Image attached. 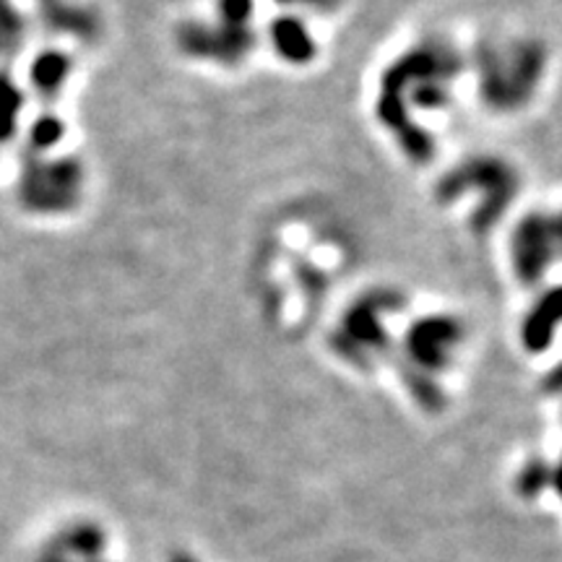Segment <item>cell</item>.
<instances>
[{
    "label": "cell",
    "mask_w": 562,
    "mask_h": 562,
    "mask_svg": "<svg viewBox=\"0 0 562 562\" xmlns=\"http://www.w3.org/2000/svg\"><path fill=\"white\" fill-rule=\"evenodd\" d=\"M463 70L467 60L446 40H422L383 70L372 91V115L404 159L425 165L435 157Z\"/></svg>",
    "instance_id": "6da1fadb"
},
{
    "label": "cell",
    "mask_w": 562,
    "mask_h": 562,
    "mask_svg": "<svg viewBox=\"0 0 562 562\" xmlns=\"http://www.w3.org/2000/svg\"><path fill=\"white\" fill-rule=\"evenodd\" d=\"M476 100L495 115H518L544 87L550 55L539 40H505L482 45L472 60Z\"/></svg>",
    "instance_id": "7a4b0ae2"
},
{
    "label": "cell",
    "mask_w": 562,
    "mask_h": 562,
    "mask_svg": "<svg viewBox=\"0 0 562 562\" xmlns=\"http://www.w3.org/2000/svg\"><path fill=\"white\" fill-rule=\"evenodd\" d=\"M518 170L503 157L476 154L456 165L435 182V199L446 211L463 206V222L472 232H490L497 222H503L505 211L513 206L518 191H521Z\"/></svg>",
    "instance_id": "3957f363"
},
{
    "label": "cell",
    "mask_w": 562,
    "mask_h": 562,
    "mask_svg": "<svg viewBox=\"0 0 562 562\" xmlns=\"http://www.w3.org/2000/svg\"><path fill=\"white\" fill-rule=\"evenodd\" d=\"M393 311H398V302L391 292L364 294L351 302L334 328V355L357 370L375 364L391 349Z\"/></svg>",
    "instance_id": "277c9868"
},
{
    "label": "cell",
    "mask_w": 562,
    "mask_h": 562,
    "mask_svg": "<svg viewBox=\"0 0 562 562\" xmlns=\"http://www.w3.org/2000/svg\"><path fill=\"white\" fill-rule=\"evenodd\" d=\"M463 341H467V328L456 315L435 313L414 318L402 336V357L409 362L406 370L412 383L442 378V372L456 362Z\"/></svg>",
    "instance_id": "5b68a950"
},
{
    "label": "cell",
    "mask_w": 562,
    "mask_h": 562,
    "mask_svg": "<svg viewBox=\"0 0 562 562\" xmlns=\"http://www.w3.org/2000/svg\"><path fill=\"white\" fill-rule=\"evenodd\" d=\"M558 263L560 248L550 211H529L518 216L508 235V266L513 279L524 286L544 284Z\"/></svg>",
    "instance_id": "8992f818"
},
{
    "label": "cell",
    "mask_w": 562,
    "mask_h": 562,
    "mask_svg": "<svg viewBox=\"0 0 562 562\" xmlns=\"http://www.w3.org/2000/svg\"><path fill=\"white\" fill-rule=\"evenodd\" d=\"M562 328V286H547L526 311L518 336L529 351L547 349Z\"/></svg>",
    "instance_id": "52a82bcc"
},
{
    "label": "cell",
    "mask_w": 562,
    "mask_h": 562,
    "mask_svg": "<svg viewBox=\"0 0 562 562\" xmlns=\"http://www.w3.org/2000/svg\"><path fill=\"white\" fill-rule=\"evenodd\" d=\"M286 24L281 26V50L286 53V58L292 60H311L315 55V40L307 34L305 26L297 19H284Z\"/></svg>",
    "instance_id": "ba28073f"
},
{
    "label": "cell",
    "mask_w": 562,
    "mask_h": 562,
    "mask_svg": "<svg viewBox=\"0 0 562 562\" xmlns=\"http://www.w3.org/2000/svg\"><path fill=\"white\" fill-rule=\"evenodd\" d=\"M562 209V206H560ZM552 222H554V235H558V248H560V263H562V211L558 214H552Z\"/></svg>",
    "instance_id": "9c48e42d"
},
{
    "label": "cell",
    "mask_w": 562,
    "mask_h": 562,
    "mask_svg": "<svg viewBox=\"0 0 562 562\" xmlns=\"http://www.w3.org/2000/svg\"><path fill=\"white\" fill-rule=\"evenodd\" d=\"M297 3H321V0H297Z\"/></svg>",
    "instance_id": "30bf717a"
}]
</instances>
